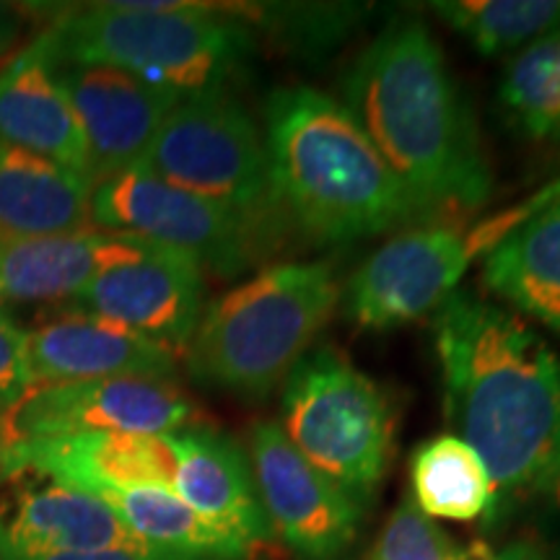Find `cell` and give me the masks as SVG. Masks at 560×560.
I'll list each match as a JSON object with an SVG mask.
<instances>
[{
	"label": "cell",
	"instance_id": "6da1fadb",
	"mask_svg": "<svg viewBox=\"0 0 560 560\" xmlns=\"http://www.w3.org/2000/svg\"><path fill=\"white\" fill-rule=\"evenodd\" d=\"M446 418L490 482L488 520L537 493L560 457V359L514 312L457 291L433 312Z\"/></svg>",
	"mask_w": 560,
	"mask_h": 560
},
{
	"label": "cell",
	"instance_id": "7a4b0ae2",
	"mask_svg": "<svg viewBox=\"0 0 560 560\" xmlns=\"http://www.w3.org/2000/svg\"><path fill=\"white\" fill-rule=\"evenodd\" d=\"M342 104L400 179L420 221L472 213L493 195L465 96L425 24L395 19L342 81Z\"/></svg>",
	"mask_w": 560,
	"mask_h": 560
},
{
	"label": "cell",
	"instance_id": "3957f363",
	"mask_svg": "<svg viewBox=\"0 0 560 560\" xmlns=\"http://www.w3.org/2000/svg\"><path fill=\"white\" fill-rule=\"evenodd\" d=\"M262 136L285 219L312 242L348 244L420 219L346 104L325 91H270Z\"/></svg>",
	"mask_w": 560,
	"mask_h": 560
},
{
	"label": "cell",
	"instance_id": "277c9868",
	"mask_svg": "<svg viewBox=\"0 0 560 560\" xmlns=\"http://www.w3.org/2000/svg\"><path fill=\"white\" fill-rule=\"evenodd\" d=\"M47 37L58 62L120 68L185 100L229 91L257 47L252 26L221 5L185 0L91 3L60 13Z\"/></svg>",
	"mask_w": 560,
	"mask_h": 560
},
{
	"label": "cell",
	"instance_id": "5b68a950",
	"mask_svg": "<svg viewBox=\"0 0 560 560\" xmlns=\"http://www.w3.org/2000/svg\"><path fill=\"white\" fill-rule=\"evenodd\" d=\"M338 301L327 262L270 265L202 310L185 350L187 371L202 387L262 400L310 353Z\"/></svg>",
	"mask_w": 560,
	"mask_h": 560
},
{
	"label": "cell",
	"instance_id": "8992f818",
	"mask_svg": "<svg viewBox=\"0 0 560 560\" xmlns=\"http://www.w3.org/2000/svg\"><path fill=\"white\" fill-rule=\"evenodd\" d=\"M138 166L229 208L268 252L289 229L262 130L229 91L182 100Z\"/></svg>",
	"mask_w": 560,
	"mask_h": 560
},
{
	"label": "cell",
	"instance_id": "52a82bcc",
	"mask_svg": "<svg viewBox=\"0 0 560 560\" xmlns=\"http://www.w3.org/2000/svg\"><path fill=\"white\" fill-rule=\"evenodd\" d=\"M280 429L314 470L361 506L387 475L395 408L340 350L312 348L283 382Z\"/></svg>",
	"mask_w": 560,
	"mask_h": 560
},
{
	"label": "cell",
	"instance_id": "ba28073f",
	"mask_svg": "<svg viewBox=\"0 0 560 560\" xmlns=\"http://www.w3.org/2000/svg\"><path fill=\"white\" fill-rule=\"evenodd\" d=\"M556 185L522 206L475 226L425 223L382 244L340 291L346 317L359 330L384 332L436 312L478 257L550 198Z\"/></svg>",
	"mask_w": 560,
	"mask_h": 560
},
{
	"label": "cell",
	"instance_id": "9c48e42d",
	"mask_svg": "<svg viewBox=\"0 0 560 560\" xmlns=\"http://www.w3.org/2000/svg\"><path fill=\"white\" fill-rule=\"evenodd\" d=\"M91 223L140 236L195 257L202 270L236 278L268 255L260 236L219 202L170 185L143 166H130L94 185Z\"/></svg>",
	"mask_w": 560,
	"mask_h": 560
},
{
	"label": "cell",
	"instance_id": "30bf717a",
	"mask_svg": "<svg viewBox=\"0 0 560 560\" xmlns=\"http://www.w3.org/2000/svg\"><path fill=\"white\" fill-rule=\"evenodd\" d=\"M198 410L170 380L32 384L0 416V450L70 433L125 431L166 436L190 429Z\"/></svg>",
	"mask_w": 560,
	"mask_h": 560
},
{
	"label": "cell",
	"instance_id": "8fae6325",
	"mask_svg": "<svg viewBox=\"0 0 560 560\" xmlns=\"http://www.w3.org/2000/svg\"><path fill=\"white\" fill-rule=\"evenodd\" d=\"M249 465L272 532L304 560H335L361 524V506L296 452L276 420L249 429Z\"/></svg>",
	"mask_w": 560,
	"mask_h": 560
},
{
	"label": "cell",
	"instance_id": "7c38bea8",
	"mask_svg": "<svg viewBox=\"0 0 560 560\" xmlns=\"http://www.w3.org/2000/svg\"><path fill=\"white\" fill-rule=\"evenodd\" d=\"M151 552L100 495L47 475H0V552L24 558L83 552Z\"/></svg>",
	"mask_w": 560,
	"mask_h": 560
},
{
	"label": "cell",
	"instance_id": "4fadbf2b",
	"mask_svg": "<svg viewBox=\"0 0 560 560\" xmlns=\"http://www.w3.org/2000/svg\"><path fill=\"white\" fill-rule=\"evenodd\" d=\"M200 262L164 247L102 272L70 299V310L104 317L185 355L202 317L206 280Z\"/></svg>",
	"mask_w": 560,
	"mask_h": 560
},
{
	"label": "cell",
	"instance_id": "5bb4252c",
	"mask_svg": "<svg viewBox=\"0 0 560 560\" xmlns=\"http://www.w3.org/2000/svg\"><path fill=\"white\" fill-rule=\"evenodd\" d=\"M55 79L81 122L94 185L138 166L161 125L185 100L177 91L153 86L112 66L55 60Z\"/></svg>",
	"mask_w": 560,
	"mask_h": 560
},
{
	"label": "cell",
	"instance_id": "9a60e30c",
	"mask_svg": "<svg viewBox=\"0 0 560 560\" xmlns=\"http://www.w3.org/2000/svg\"><path fill=\"white\" fill-rule=\"evenodd\" d=\"M30 470L86 493L170 488L177 478L172 433L94 431L21 441L0 450V475Z\"/></svg>",
	"mask_w": 560,
	"mask_h": 560
},
{
	"label": "cell",
	"instance_id": "2e32d148",
	"mask_svg": "<svg viewBox=\"0 0 560 560\" xmlns=\"http://www.w3.org/2000/svg\"><path fill=\"white\" fill-rule=\"evenodd\" d=\"M32 384L91 380H170L179 355L104 317L70 312L30 332Z\"/></svg>",
	"mask_w": 560,
	"mask_h": 560
},
{
	"label": "cell",
	"instance_id": "e0dca14e",
	"mask_svg": "<svg viewBox=\"0 0 560 560\" xmlns=\"http://www.w3.org/2000/svg\"><path fill=\"white\" fill-rule=\"evenodd\" d=\"M156 242L107 229L50 236L0 234V289L21 304H58L91 280L156 249Z\"/></svg>",
	"mask_w": 560,
	"mask_h": 560
},
{
	"label": "cell",
	"instance_id": "ac0fdd59",
	"mask_svg": "<svg viewBox=\"0 0 560 560\" xmlns=\"http://www.w3.org/2000/svg\"><path fill=\"white\" fill-rule=\"evenodd\" d=\"M0 138L94 185L81 122L55 79V52L47 32H39L0 66Z\"/></svg>",
	"mask_w": 560,
	"mask_h": 560
},
{
	"label": "cell",
	"instance_id": "d6986e66",
	"mask_svg": "<svg viewBox=\"0 0 560 560\" xmlns=\"http://www.w3.org/2000/svg\"><path fill=\"white\" fill-rule=\"evenodd\" d=\"M172 444L177 454L174 493L249 552L268 542L272 527L262 511L249 457L242 446L208 429L172 433Z\"/></svg>",
	"mask_w": 560,
	"mask_h": 560
},
{
	"label": "cell",
	"instance_id": "ffe728a7",
	"mask_svg": "<svg viewBox=\"0 0 560 560\" xmlns=\"http://www.w3.org/2000/svg\"><path fill=\"white\" fill-rule=\"evenodd\" d=\"M482 280L514 310L560 335V182L488 252Z\"/></svg>",
	"mask_w": 560,
	"mask_h": 560
},
{
	"label": "cell",
	"instance_id": "44dd1931",
	"mask_svg": "<svg viewBox=\"0 0 560 560\" xmlns=\"http://www.w3.org/2000/svg\"><path fill=\"white\" fill-rule=\"evenodd\" d=\"M89 179L0 138V234L50 236L89 229Z\"/></svg>",
	"mask_w": 560,
	"mask_h": 560
},
{
	"label": "cell",
	"instance_id": "7402d4cb",
	"mask_svg": "<svg viewBox=\"0 0 560 560\" xmlns=\"http://www.w3.org/2000/svg\"><path fill=\"white\" fill-rule=\"evenodd\" d=\"M100 499L109 503L125 527L151 548L215 560H244L249 556L242 542L208 524L170 488L109 490Z\"/></svg>",
	"mask_w": 560,
	"mask_h": 560
},
{
	"label": "cell",
	"instance_id": "603a6c76",
	"mask_svg": "<svg viewBox=\"0 0 560 560\" xmlns=\"http://www.w3.org/2000/svg\"><path fill=\"white\" fill-rule=\"evenodd\" d=\"M410 501L429 520L472 522L488 516L490 482L478 454L446 433L420 444L410 459Z\"/></svg>",
	"mask_w": 560,
	"mask_h": 560
},
{
	"label": "cell",
	"instance_id": "cb8c5ba5",
	"mask_svg": "<svg viewBox=\"0 0 560 560\" xmlns=\"http://www.w3.org/2000/svg\"><path fill=\"white\" fill-rule=\"evenodd\" d=\"M499 104L511 128L537 143L560 140V26L509 60Z\"/></svg>",
	"mask_w": 560,
	"mask_h": 560
},
{
	"label": "cell",
	"instance_id": "d4e9b609",
	"mask_svg": "<svg viewBox=\"0 0 560 560\" xmlns=\"http://www.w3.org/2000/svg\"><path fill=\"white\" fill-rule=\"evenodd\" d=\"M431 9L486 58L516 55L560 26V0H436Z\"/></svg>",
	"mask_w": 560,
	"mask_h": 560
},
{
	"label": "cell",
	"instance_id": "484cf974",
	"mask_svg": "<svg viewBox=\"0 0 560 560\" xmlns=\"http://www.w3.org/2000/svg\"><path fill=\"white\" fill-rule=\"evenodd\" d=\"M229 16L268 26L293 47L322 50L335 45L361 19L359 5L338 3H270V5H229Z\"/></svg>",
	"mask_w": 560,
	"mask_h": 560
},
{
	"label": "cell",
	"instance_id": "4316f807",
	"mask_svg": "<svg viewBox=\"0 0 560 560\" xmlns=\"http://www.w3.org/2000/svg\"><path fill=\"white\" fill-rule=\"evenodd\" d=\"M369 560H465V550L408 499L389 516Z\"/></svg>",
	"mask_w": 560,
	"mask_h": 560
},
{
	"label": "cell",
	"instance_id": "83f0119b",
	"mask_svg": "<svg viewBox=\"0 0 560 560\" xmlns=\"http://www.w3.org/2000/svg\"><path fill=\"white\" fill-rule=\"evenodd\" d=\"M26 340L30 332L13 322H0V416L32 387Z\"/></svg>",
	"mask_w": 560,
	"mask_h": 560
},
{
	"label": "cell",
	"instance_id": "f1b7e54d",
	"mask_svg": "<svg viewBox=\"0 0 560 560\" xmlns=\"http://www.w3.org/2000/svg\"><path fill=\"white\" fill-rule=\"evenodd\" d=\"M0 560H215V558L182 556V552H170V550H151V552L107 550V552H83V556H50V558H24V556H13V552H0Z\"/></svg>",
	"mask_w": 560,
	"mask_h": 560
},
{
	"label": "cell",
	"instance_id": "f546056e",
	"mask_svg": "<svg viewBox=\"0 0 560 560\" xmlns=\"http://www.w3.org/2000/svg\"><path fill=\"white\" fill-rule=\"evenodd\" d=\"M465 560H550V558L545 556L540 545L529 540H516V542L503 545L499 550H490V548L465 550Z\"/></svg>",
	"mask_w": 560,
	"mask_h": 560
},
{
	"label": "cell",
	"instance_id": "4dcf8cb0",
	"mask_svg": "<svg viewBox=\"0 0 560 560\" xmlns=\"http://www.w3.org/2000/svg\"><path fill=\"white\" fill-rule=\"evenodd\" d=\"M26 30V11L19 5L0 3V60H5L16 50V45L24 37Z\"/></svg>",
	"mask_w": 560,
	"mask_h": 560
},
{
	"label": "cell",
	"instance_id": "1f68e13d",
	"mask_svg": "<svg viewBox=\"0 0 560 560\" xmlns=\"http://www.w3.org/2000/svg\"><path fill=\"white\" fill-rule=\"evenodd\" d=\"M537 499H542L545 509L550 511L556 520H560V457L556 465L550 467V472L545 475V480L540 482V488H537Z\"/></svg>",
	"mask_w": 560,
	"mask_h": 560
},
{
	"label": "cell",
	"instance_id": "d6a6232c",
	"mask_svg": "<svg viewBox=\"0 0 560 560\" xmlns=\"http://www.w3.org/2000/svg\"><path fill=\"white\" fill-rule=\"evenodd\" d=\"M0 322H11V301L0 289Z\"/></svg>",
	"mask_w": 560,
	"mask_h": 560
}]
</instances>
